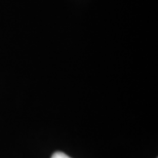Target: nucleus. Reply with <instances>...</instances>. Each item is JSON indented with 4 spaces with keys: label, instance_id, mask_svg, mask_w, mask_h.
Instances as JSON below:
<instances>
[{
    "label": "nucleus",
    "instance_id": "1",
    "mask_svg": "<svg viewBox=\"0 0 158 158\" xmlns=\"http://www.w3.org/2000/svg\"><path fill=\"white\" fill-rule=\"evenodd\" d=\"M52 158H71V157H69L67 154H65L63 152H56L52 156Z\"/></svg>",
    "mask_w": 158,
    "mask_h": 158
}]
</instances>
